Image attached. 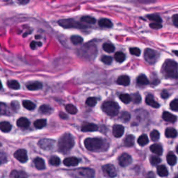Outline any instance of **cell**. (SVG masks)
<instances>
[{
  "label": "cell",
  "instance_id": "6da1fadb",
  "mask_svg": "<svg viewBox=\"0 0 178 178\" xmlns=\"http://www.w3.org/2000/svg\"><path fill=\"white\" fill-rule=\"evenodd\" d=\"M86 148L91 152L105 151L109 148L107 141L100 138H88L84 140Z\"/></svg>",
  "mask_w": 178,
  "mask_h": 178
},
{
  "label": "cell",
  "instance_id": "7a4b0ae2",
  "mask_svg": "<svg viewBox=\"0 0 178 178\" xmlns=\"http://www.w3.org/2000/svg\"><path fill=\"white\" fill-rule=\"evenodd\" d=\"M74 146V140L69 133H65L59 140L58 149L60 152L66 154L71 150Z\"/></svg>",
  "mask_w": 178,
  "mask_h": 178
},
{
  "label": "cell",
  "instance_id": "3957f363",
  "mask_svg": "<svg viewBox=\"0 0 178 178\" xmlns=\"http://www.w3.org/2000/svg\"><path fill=\"white\" fill-rule=\"evenodd\" d=\"M162 72H163L165 77L167 78L170 79H177L178 78V65L177 63L171 59H167L165 61L163 67H162Z\"/></svg>",
  "mask_w": 178,
  "mask_h": 178
},
{
  "label": "cell",
  "instance_id": "277c9868",
  "mask_svg": "<svg viewBox=\"0 0 178 178\" xmlns=\"http://www.w3.org/2000/svg\"><path fill=\"white\" fill-rule=\"evenodd\" d=\"M119 109L120 107L118 104L113 101H107L102 104L103 111L108 116H112V117L117 116Z\"/></svg>",
  "mask_w": 178,
  "mask_h": 178
},
{
  "label": "cell",
  "instance_id": "5b68a950",
  "mask_svg": "<svg viewBox=\"0 0 178 178\" xmlns=\"http://www.w3.org/2000/svg\"><path fill=\"white\" fill-rule=\"evenodd\" d=\"M59 25L61 26V27L70 29V28H77V29H83L86 28L87 26H86L83 24L78 23L74 20L73 19H64L61 20L58 22Z\"/></svg>",
  "mask_w": 178,
  "mask_h": 178
},
{
  "label": "cell",
  "instance_id": "8992f818",
  "mask_svg": "<svg viewBox=\"0 0 178 178\" xmlns=\"http://www.w3.org/2000/svg\"><path fill=\"white\" fill-rule=\"evenodd\" d=\"M144 59L150 64H154L159 59V54L152 49H146L144 52Z\"/></svg>",
  "mask_w": 178,
  "mask_h": 178
},
{
  "label": "cell",
  "instance_id": "52a82bcc",
  "mask_svg": "<svg viewBox=\"0 0 178 178\" xmlns=\"http://www.w3.org/2000/svg\"><path fill=\"white\" fill-rule=\"evenodd\" d=\"M55 145V140L50 138H43L39 140L38 146L41 149L45 150H50L53 149Z\"/></svg>",
  "mask_w": 178,
  "mask_h": 178
},
{
  "label": "cell",
  "instance_id": "ba28073f",
  "mask_svg": "<svg viewBox=\"0 0 178 178\" xmlns=\"http://www.w3.org/2000/svg\"><path fill=\"white\" fill-rule=\"evenodd\" d=\"M102 170L104 173V175H106L107 177H116L117 175V171L113 165L112 164H107L104 165L102 167Z\"/></svg>",
  "mask_w": 178,
  "mask_h": 178
},
{
  "label": "cell",
  "instance_id": "9c48e42d",
  "mask_svg": "<svg viewBox=\"0 0 178 178\" xmlns=\"http://www.w3.org/2000/svg\"><path fill=\"white\" fill-rule=\"evenodd\" d=\"M14 157L21 163H25L28 160L27 151L25 149H20L14 153Z\"/></svg>",
  "mask_w": 178,
  "mask_h": 178
},
{
  "label": "cell",
  "instance_id": "30bf717a",
  "mask_svg": "<svg viewBox=\"0 0 178 178\" xmlns=\"http://www.w3.org/2000/svg\"><path fill=\"white\" fill-rule=\"evenodd\" d=\"M132 161L131 156L127 153H123L118 158V162L122 167L127 166Z\"/></svg>",
  "mask_w": 178,
  "mask_h": 178
},
{
  "label": "cell",
  "instance_id": "8fae6325",
  "mask_svg": "<svg viewBox=\"0 0 178 178\" xmlns=\"http://www.w3.org/2000/svg\"><path fill=\"white\" fill-rule=\"evenodd\" d=\"M79 175L84 177H93L95 176V171L92 168H82L77 170Z\"/></svg>",
  "mask_w": 178,
  "mask_h": 178
},
{
  "label": "cell",
  "instance_id": "7c38bea8",
  "mask_svg": "<svg viewBox=\"0 0 178 178\" xmlns=\"http://www.w3.org/2000/svg\"><path fill=\"white\" fill-rule=\"evenodd\" d=\"M125 128L120 125H115L113 127V134L116 138H120L123 135Z\"/></svg>",
  "mask_w": 178,
  "mask_h": 178
},
{
  "label": "cell",
  "instance_id": "4fadbf2b",
  "mask_svg": "<svg viewBox=\"0 0 178 178\" xmlns=\"http://www.w3.org/2000/svg\"><path fill=\"white\" fill-rule=\"evenodd\" d=\"M80 163V160L74 157H68L63 160V164L66 166H76Z\"/></svg>",
  "mask_w": 178,
  "mask_h": 178
},
{
  "label": "cell",
  "instance_id": "5bb4252c",
  "mask_svg": "<svg viewBox=\"0 0 178 178\" xmlns=\"http://www.w3.org/2000/svg\"><path fill=\"white\" fill-rule=\"evenodd\" d=\"M98 129V127L93 123H85L82 126V131H95Z\"/></svg>",
  "mask_w": 178,
  "mask_h": 178
},
{
  "label": "cell",
  "instance_id": "9a60e30c",
  "mask_svg": "<svg viewBox=\"0 0 178 178\" xmlns=\"http://www.w3.org/2000/svg\"><path fill=\"white\" fill-rule=\"evenodd\" d=\"M146 102L147 104L150 105L152 107H154V108H159V104L157 103L154 99L153 96L151 95V94H149L146 96Z\"/></svg>",
  "mask_w": 178,
  "mask_h": 178
},
{
  "label": "cell",
  "instance_id": "2e32d148",
  "mask_svg": "<svg viewBox=\"0 0 178 178\" xmlns=\"http://www.w3.org/2000/svg\"><path fill=\"white\" fill-rule=\"evenodd\" d=\"M163 119L165 121L170 122H175L177 120V116H175L173 114L169 113V112L165 111L162 115Z\"/></svg>",
  "mask_w": 178,
  "mask_h": 178
},
{
  "label": "cell",
  "instance_id": "e0dca14e",
  "mask_svg": "<svg viewBox=\"0 0 178 178\" xmlns=\"http://www.w3.org/2000/svg\"><path fill=\"white\" fill-rule=\"evenodd\" d=\"M16 124L17 126H18L19 127H20V128L25 129V128H27V127L29 126L30 122H29V120L27 119V118L21 117L17 120Z\"/></svg>",
  "mask_w": 178,
  "mask_h": 178
},
{
  "label": "cell",
  "instance_id": "ac0fdd59",
  "mask_svg": "<svg viewBox=\"0 0 178 178\" xmlns=\"http://www.w3.org/2000/svg\"><path fill=\"white\" fill-rule=\"evenodd\" d=\"M34 165L38 170H44L45 168V164L44 160L40 157H37L34 159Z\"/></svg>",
  "mask_w": 178,
  "mask_h": 178
},
{
  "label": "cell",
  "instance_id": "d6986e66",
  "mask_svg": "<svg viewBox=\"0 0 178 178\" xmlns=\"http://www.w3.org/2000/svg\"><path fill=\"white\" fill-rule=\"evenodd\" d=\"M150 150L153 153L156 154L157 155H161L163 153V148L160 144H153L150 146Z\"/></svg>",
  "mask_w": 178,
  "mask_h": 178
},
{
  "label": "cell",
  "instance_id": "ffe728a7",
  "mask_svg": "<svg viewBox=\"0 0 178 178\" xmlns=\"http://www.w3.org/2000/svg\"><path fill=\"white\" fill-rule=\"evenodd\" d=\"M117 83L119 85H122V86H128L130 83V80H129V77L127 75H122L120 76L118 78L117 80Z\"/></svg>",
  "mask_w": 178,
  "mask_h": 178
},
{
  "label": "cell",
  "instance_id": "44dd1931",
  "mask_svg": "<svg viewBox=\"0 0 178 178\" xmlns=\"http://www.w3.org/2000/svg\"><path fill=\"white\" fill-rule=\"evenodd\" d=\"M43 87L42 83L39 82H34L32 83H29L27 85V89L29 91H36V90L41 89Z\"/></svg>",
  "mask_w": 178,
  "mask_h": 178
},
{
  "label": "cell",
  "instance_id": "7402d4cb",
  "mask_svg": "<svg viewBox=\"0 0 178 178\" xmlns=\"http://www.w3.org/2000/svg\"><path fill=\"white\" fill-rule=\"evenodd\" d=\"M166 159H167V162H168V164L169 165H170V166H173V165H175L177 162L176 156H175L174 155V153L172 152H170L167 155Z\"/></svg>",
  "mask_w": 178,
  "mask_h": 178
},
{
  "label": "cell",
  "instance_id": "603a6c76",
  "mask_svg": "<svg viewBox=\"0 0 178 178\" xmlns=\"http://www.w3.org/2000/svg\"><path fill=\"white\" fill-rule=\"evenodd\" d=\"M12 126L7 121H3L0 123V129L3 132H9L11 130Z\"/></svg>",
  "mask_w": 178,
  "mask_h": 178
},
{
  "label": "cell",
  "instance_id": "cb8c5ba5",
  "mask_svg": "<svg viewBox=\"0 0 178 178\" xmlns=\"http://www.w3.org/2000/svg\"><path fill=\"white\" fill-rule=\"evenodd\" d=\"M124 145L126 147H131L134 145V137L133 135H128L125 138Z\"/></svg>",
  "mask_w": 178,
  "mask_h": 178
},
{
  "label": "cell",
  "instance_id": "d4e9b609",
  "mask_svg": "<svg viewBox=\"0 0 178 178\" xmlns=\"http://www.w3.org/2000/svg\"><path fill=\"white\" fill-rule=\"evenodd\" d=\"M10 177L13 178H24L27 177V175L23 171L13 170L10 174Z\"/></svg>",
  "mask_w": 178,
  "mask_h": 178
},
{
  "label": "cell",
  "instance_id": "484cf974",
  "mask_svg": "<svg viewBox=\"0 0 178 178\" xmlns=\"http://www.w3.org/2000/svg\"><path fill=\"white\" fill-rule=\"evenodd\" d=\"M157 170L158 175H159V176L161 177L168 176V169L166 168V167L165 166H163V165H161V166H159L157 167Z\"/></svg>",
  "mask_w": 178,
  "mask_h": 178
},
{
  "label": "cell",
  "instance_id": "4316f807",
  "mask_svg": "<svg viewBox=\"0 0 178 178\" xmlns=\"http://www.w3.org/2000/svg\"><path fill=\"white\" fill-rule=\"evenodd\" d=\"M165 135L168 138H175L177 135V131L174 128H167L165 131Z\"/></svg>",
  "mask_w": 178,
  "mask_h": 178
},
{
  "label": "cell",
  "instance_id": "83f0119b",
  "mask_svg": "<svg viewBox=\"0 0 178 178\" xmlns=\"http://www.w3.org/2000/svg\"><path fill=\"white\" fill-rule=\"evenodd\" d=\"M137 82L138 84L140 86L148 85L149 83V81L148 80V78H147L146 76L144 75V74H140V76H138Z\"/></svg>",
  "mask_w": 178,
  "mask_h": 178
},
{
  "label": "cell",
  "instance_id": "f1b7e54d",
  "mask_svg": "<svg viewBox=\"0 0 178 178\" xmlns=\"http://www.w3.org/2000/svg\"><path fill=\"white\" fill-rule=\"evenodd\" d=\"M99 25L102 27H105V28H111L112 26H113V24H112L111 21H110L108 19H101L100 21H99Z\"/></svg>",
  "mask_w": 178,
  "mask_h": 178
},
{
  "label": "cell",
  "instance_id": "f546056e",
  "mask_svg": "<svg viewBox=\"0 0 178 178\" xmlns=\"http://www.w3.org/2000/svg\"><path fill=\"white\" fill-rule=\"evenodd\" d=\"M39 110H40V112L43 114H50L51 113L52 111V107L49 106V105L47 104H43L42 106H41L40 108H39Z\"/></svg>",
  "mask_w": 178,
  "mask_h": 178
},
{
  "label": "cell",
  "instance_id": "4dcf8cb0",
  "mask_svg": "<svg viewBox=\"0 0 178 178\" xmlns=\"http://www.w3.org/2000/svg\"><path fill=\"white\" fill-rule=\"evenodd\" d=\"M23 105L25 109L30 110V111L34 110L35 107H36V105H35L34 103L31 102L29 100H24L23 102Z\"/></svg>",
  "mask_w": 178,
  "mask_h": 178
},
{
  "label": "cell",
  "instance_id": "1f68e13d",
  "mask_svg": "<svg viewBox=\"0 0 178 178\" xmlns=\"http://www.w3.org/2000/svg\"><path fill=\"white\" fill-rule=\"evenodd\" d=\"M7 86L8 88H10V89H14V90H17L20 89V85L19 82L15 80L8 81L7 82Z\"/></svg>",
  "mask_w": 178,
  "mask_h": 178
},
{
  "label": "cell",
  "instance_id": "d6a6232c",
  "mask_svg": "<svg viewBox=\"0 0 178 178\" xmlns=\"http://www.w3.org/2000/svg\"><path fill=\"white\" fill-rule=\"evenodd\" d=\"M46 124H47V120L45 119H39L35 121L34 126L37 129H42L46 126Z\"/></svg>",
  "mask_w": 178,
  "mask_h": 178
},
{
  "label": "cell",
  "instance_id": "836d02e7",
  "mask_svg": "<svg viewBox=\"0 0 178 178\" xmlns=\"http://www.w3.org/2000/svg\"><path fill=\"white\" fill-rule=\"evenodd\" d=\"M149 143V139L146 135H141L138 138V143L141 146H144Z\"/></svg>",
  "mask_w": 178,
  "mask_h": 178
},
{
  "label": "cell",
  "instance_id": "e575fe53",
  "mask_svg": "<svg viewBox=\"0 0 178 178\" xmlns=\"http://www.w3.org/2000/svg\"><path fill=\"white\" fill-rule=\"evenodd\" d=\"M114 58H115V60L118 61V63H122L125 60V55L121 52H118L115 54Z\"/></svg>",
  "mask_w": 178,
  "mask_h": 178
},
{
  "label": "cell",
  "instance_id": "d590c367",
  "mask_svg": "<svg viewBox=\"0 0 178 178\" xmlns=\"http://www.w3.org/2000/svg\"><path fill=\"white\" fill-rule=\"evenodd\" d=\"M65 110L70 114H76L78 111L77 107L71 104H68L65 106Z\"/></svg>",
  "mask_w": 178,
  "mask_h": 178
},
{
  "label": "cell",
  "instance_id": "8d00e7d4",
  "mask_svg": "<svg viewBox=\"0 0 178 178\" xmlns=\"http://www.w3.org/2000/svg\"><path fill=\"white\" fill-rule=\"evenodd\" d=\"M120 100L122 101V102L125 103V104H128L131 101V97L128 95V94H121V95H120Z\"/></svg>",
  "mask_w": 178,
  "mask_h": 178
},
{
  "label": "cell",
  "instance_id": "74e56055",
  "mask_svg": "<svg viewBox=\"0 0 178 178\" xmlns=\"http://www.w3.org/2000/svg\"><path fill=\"white\" fill-rule=\"evenodd\" d=\"M103 50H104L105 52H108V53H111V52H113L115 50V47L113 45L110 43H104L102 46Z\"/></svg>",
  "mask_w": 178,
  "mask_h": 178
},
{
  "label": "cell",
  "instance_id": "f35d334b",
  "mask_svg": "<svg viewBox=\"0 0 178 178\" xmlns=\"http://www.w3.org/2000/svg\"><path fill=\"white\" fill-rule=\"evenodd\" d=\"M49 163L52 166H59L61 163V160L59 159V157H56V156H52L50 159Z\"/></svg>",
  "mask_w": 178,
  "mask_h": 178
},
{
  "label": "cell",
  "instance_id": "ab89813d",
  "mask_svg": "<svg viewBox=\"0 0 178 178\" xmlns=\"http://www.w3.org/2000/svg\"><path fill=\"white\" fill-rule=\"evenodd\" d=\"M71 41L74 45H80L83 43V38L80 36H72L71 37Z\"/></svg>",
  "mask_w": 178,
  "mask_h": 178
},
{
  "label": "cell",
  "instance_id": "60d3db41",
  "mask_svg": "<svg viewBox=\"0 0 178 178\" xmlns=\"http://www.w3.org/2000/svg\"><path fill=\"white\" fill-rule=\"evenodd\" d=\"M147 17H148V18L149 20H150L155 22V23H161V22H162L161 18V17H160L159 15H155V14L149 15Z\"/></svg>",
  "mask_w": 178,
  "mask_h": 178
},
{
  "label": "cell",
  "instance_id": "b9f144b4",
  "mask_svg": "<svg viewBox=\"0 0 178 178\" xmlns=\"http://www.w3.org/2000/svg\"><path fill=\"white\" fill-rule=\"evenodd\" d=\"M82 22L87 24H91V25H93V24L95 23V19L93 18V17L91 16H84L82 17V20H81Z\"/></svg>",
  "mask_w": 178,
  "mask_h": 178
},
{
  "label": "cell",
  "instance_id": "7bdbcfd3",
  "mask_svg": "<svg viewBox=\"0 0 178 178\" xmlns=\"http://www.w3.org/2000/svg\"><path fill=\"white\" fill-rule=\"evenodd\" d=\"M159 137H160V134L157 130H153L151 131L150 138L152 140H153V141H156V140L159 139Z\"/></svg>",
  "mask_w": 178,
  "mask_h": 178
},
{
  "label": "cell",
  "instance_id": "ee69618b",
  "mask_svg": "<svg viewBox=\"0 0 178 178\" xmlns=\"http://www.w3.org/2000/svg\"><path fill=\"white\" fill-rule=\"evenodd\" d=\"M86 104L89 107H94L97 104V99L95 98H89L86 101Z\"/></svg>",
  "mask_w": 178,
  "mask_h": 178
},
{
  "label": "cell",
  "instance_id": "f6af8a7d",
  "mask_svg": "<svg viewBox=\"0 0 178 178\" xmlns=\"http://www.w3.org/2000/svg\"><path fill=\"white\" fill-rule=\"evenodd\" d=\"M150 163L152 165H157L161 162V159L159 157H157V156H152L150 158Z\"/></svg>",
  "mask_w": 178,
  "mask_h": 178
},
{
  "label": "cell",
  "instance_id": "bcb514c9",
  "mask_svg": "<svg viewBox=\"0 0 178 178\" xmlns=\"http://www.w3.org/2000/svg\"><path fill=\"white\" fill-rule=\"evenodd\" d=\"M131 100H132L135 104H138V103H140V101H141V97H140V94L135 93L131 96Z\"/></svg>",
  "mask_w": 178,
  "mask_h": 178
},
{
  "label": "cell",
  "instance_id": "7dc6e473",
  "mask_svg": "<svg viewBox=\"0 0 178 178\" xmlns=\"http://www.w3.org/2000/svg\"><path fill=\"white\" fill-rule=\"evenodd\" d=\"M170 107L173 111H178V99H175L170 102Z\"/></svg>",
  "mask_w": 178,
  "mask_h": 178
},
{
  "label": "cell",
  "instance_id": "c3c4849f",
  "mask_svg": "<svg viewBox=\"0 0 178 178\" xmlns=\"http://www.w3.org/2000/svg\"><path fill=\"white\" fill-rule=\"evenodd\" d=\"M120 117H121V119L123 120V121L127 122V121H129V119H130L131 116H130V114L128 113V112L124 111L121 113V116H120Z\"/></svg>",
  "mask_w": 178,
  "mask_h": 178
},
{
  "label": "cell",
  "instance_id": "681fc988",
  "mask_svg": "<svg viewBox=\"0 0 178 178\" xmlns=\"http://www.w3.org/2000/svg\"><path fill=\"white\" fill-rule=\"evenodd\" d=\"M101 61H102L104 63H105V64L109 65L111 64L112 62V58L111 56H103L102 58H101Z\"/></svg>",
  "mask_w": 178,
  "mask_h": 178
},
{
  "label": "cell",
  "instance_id": "f907efd6",
  "mask_svg": "<svg viewBox=\"0 0 178 178\" xmlns=\"http://www.w3.org/2000/svg\"><path fill=\"white\" fill-rule=\"evenodd\" d=\"M129 52L130 53L133 55H135V56H139L140 54V50L137 47H132L129 49Z\"/></svg>",
  "mask_w": 178,
  "mask_h": 178
},
{
  "label": "cell",
  "instance_id": "816d5d0a",
  "mask_svg": "<svg viewBox=\"0 0 178 178\" xmlns=\"http://www.w3.org/2000/svg\"><path fill=\"white\" fill-rule=\"evenodd\" d=\"M41 45H42L41 43H39V42H36V41H32L30 44V47L33 50H35L36 48V47H38V46H41Z\"/></svg>",
  "mask_w": 178,
  "mask_h": 178
},
{
  "label": "cell",
  "instance_id": "f5cc1de1",
  "mask_svg": "<svg viewBox=\"0 0 178 178\" xmlns=\"http://www.w3.org/2000/svg\"><path fill=\"white\" fill-rule=\"evenodd\" d=\"M150 27L152 29H160L162 27V25H161V23H151L150 25Z\"/></svg>",
  "mask_w": 178,
  "mask_h": 178
},
{
  "label": "cell",
  "instance_id": "db71d44e",
  "mask_svg": "<svg viewBox=\"0 0 178 178\" xmlns=\"http://www.w3.org/2000/svg\"><path fill=\"white\" fill-rule=\"evenodd\" d=\"M11 107L15 110V111H17V110L20 109L19 103L16 102V101H14V102H11Z\"/></svg>",
  "mask_w": 178,
  "mask_h": 178
},
{
  "label": "cell",
  "instance_id": "11a10c76",
  "mask_svg": "<svg viewBox=\"0 0 178 178\" xmlns=\"http://www.w3.org/2000/svg\"><path fill=\"white\" fill-rule=\"evenodd\" d=\"M173 20V23L174 24V25L175 27H178V14H175L172 17Z\"/></svg>",
  "mask_w": 178,
  "mask_h": 178
},
{
  "label": "cell",
  "instance_id": "9f6ffc18",
  "mask_svg": "<svg viewBox=\"0 0 178 178\" xmlns=\"http://www.w3.org/2000/svg\"><path fill=\"white\" fill-rule=\"evenodd\" d=\"M17 2L20 4H23V5H25V4H28L30 0H17Z\"/></svg>",
  "mask_w": 178,
  "mask_h": 178
},
{
  "label": "cell",
  "instance_id": "6f0895ef",
  "mask_svg": "<svg viewBox=\"0 0 178 178\" xmlns=\"http://www.w3.org/2000/svg\"><path fill=\"white\" fill-rule=\"evenodd\" d=\"M161 98H164V99H166V98H167L168 97V93H167V91H164L163 92H162L161 93Z\"/></svg>",
  "mask_w": 178,
  "mask_h": 178
},
{
  "label": "cell",
  "instance_id": "680465c9",
  "mask_svg": "<svg viewBox=\"0 0 178 178\" xmlns=\"http://www.w3.org/2000/svg\"><path fill=\"white\" fill-rule=\"evenodd\" d=\"M1 161L2 164L4 163V162H6V158L5 156L3 155V153H2V156H1Z\"/></svg>",
  "mask_w": 178,
  "mask_h": 178
},
{
  "label": "cell",
  "instance_id": "91938a15",
  "mask_svg": "<svg viewBox=\"0 0 178 178\" xmlns=\"http://www.w3.org/2000/svg\"><path fill=\"white\" fill-rule=\"evenodd\" d=\"M60 116L61 118H63V119H66V118H68V116L64 113H63V112L60 113Z\"/></svg>",
  "mask_w": 178,
  "mask_h": 178
},
{
  "label": "cell",
  "instance_id": "94428289",
  "mask_svg": "<svg viewBox=\"0 0 178 178\" xmlns=\"http://www.w3.org/2000/svg\"><path fill=\"white\" fill-rule=\"evenodd\" d=\"M173 53L175 54L178 56V51H173Z\"/></svg>",
  "mask_w": 178,
  "mask_h": 178
},
{
  "label": "cell",
  "instance_id": "6125c7cd",
  "mask_svg": "<svg viewBox=\"0 0 178 178\" xmlns=\"http://www.w3.org/2000/svg\"><path fill=\"white\" fill-rule=\"evenodd\" d=\"M176 152H177V153L178 154V146H177V148H176Z\"/></svg>",
  "mask_w": 178,
  "mask_h": 178
}]
</instances>
